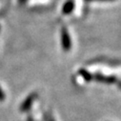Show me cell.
<instances>
[{"mask_svg":"<svg viewBox=\"0 0 121 121\" xmlns=\"http://www.w3.org/2000/svg\"><path fill=\"white\" fill-rule=\"evenodd\" d=\"M61 44L65 52H69L72 48V39L66 27L61 29Z\"/></svg>","mask_w":121,"mask_h":121,"instance_id":"1","label":"cell"},{"mask_svg":"<svg viewBox=\"0 0 121 121\" xmlns=\"http://www.w3.org/2000/svg\"><path fill=\"white\" fill-rule=\"evenodd\" d=\"M36 97H37V95L35 94V93L29 95L26 97V99L22 102V104H21V106H20V111H21V112H27V111H29L30 109L32 108L33 103H34V101L36 99Z\"/></svg>","mask_w":121,"mask_h":121,"instance_id":"2","label":"cell"},{"mask_svg":"<svg viewBox=\"0 0 121 121\" xmlns=\"http://www.w3.org/2000/svg\"><path fill=\"white\" fill-rule=\"evenodd\" d=\"M93 79H95L97 82H101L105 84H112L117 81V78L115 76H105L100 73H95V75H93Z\"/></svg>","mask_w":121,"mask_h":121,"instance_id":"3","label":"cell"},{"mask_svg":"<svg viewBox=\"0 0 121 121\" xmlns=\"http://www.w3.org/2000/svg\"><path fill=\"white\" fill-rule=\"evenodd\" d=\"M74 9V3L73 0H68V1L65 2V4L63 5V8H62V12L64 14H70L73 13Z\"/></svg>","mask_w":121,"mask_h":121,"instance_id":"4","label":"cell"},{"mask_svg":"<svg viewBox=\"0 0 121 121\" xmlns=\"http://www.w3.org/2000/svg\"><path fill=\"white\" fill-rule=\"evenodd\" d=\"M78 73H79V74L83 77V79L86 80L87 82H90L91 80H93V74L91 73H89L86 69H80L79 72H78Z\"/></svg>","mask_w":121,"mask_h":121,"instance_id":"5","label":"cell"},{"mask_svg":"<svg viewBox=\"0 0 121 121\" xmlns=\"http://www.w3.org/2000/svg\"><path fill=\"white\" fill-rule=\"evenodd\" d=\"M4 99H5V94H4V92L2 91L1 87H0V101H3Z\"/></svg>","mask_w":121,"mask_h":121,"instance_id":"6","label":"cell"},{"mask_svg":"<svg viewBox=\"0 0 121 121\" xmlns=\"http://www.w3.org/2000/svg\"><path fill=\"white\" fill-rule=\"evenodd\" d=\"M86 1H113V0H86Z\"/></svg>","mask_w":121,"mask_h":121,"instance_id":"7","label":"cell"},{"mask_svg":"<svg viewBox=\"0 0 121 121\" xmlns=\"http://www.w3.org/2000/svg\"><path fill=\"white\" fill-rule=\"evenodd\" d=\"M46 121H54V119H53V117H52V116H48L47 119H46Z\"/></svg>","mask_w":121,"mask_h":121,"instance_id":"8","label":"cell"},{"mask_svg":"<svg viewBox=\"0 0 121 121\" xmlns=\"http://www.w3.org/2000/svg\"><path fill=\"white\" fill-rule=\"evenodd\" d=\"M26 0H19V3H24Z\"/></svg>","mask_w":121,"mask_h":121,"instance_id":"9","label":"cell"}]
</instances>
